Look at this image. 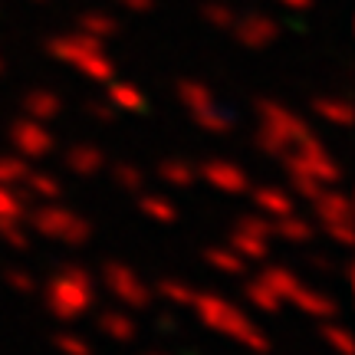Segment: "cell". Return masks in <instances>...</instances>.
I'll list each match as a JSON object with an SVG mask.
<instances>
[{
    "instance_id": "1",
    "label": "cell",
    "mask_w": 355,
    "mask_h": 355,
    "mask_svg": "<svg viewBox=\"0 0 355 355\" xmlns=\"http://www.w3.org/2000/svg\"><path fill=\"white\" fill-rule=\"evenodd\" d=\"M191 309L198 313V319H201L207 329L227 336V339H234L237 345H243V349H250V352H257V355L270 352L266 332L260 329L237 303H230V300L217 296V293H198Z\"/></svg>"
},
{
    "instance_id": "2",
    "label": "cell",
    "mask_w": 355,
    "mask_h": 355,
    "mask_svg": "<svg viewBox=\"0 0 355 355\" xmlns=\"http://www.w3.org/2000/svg\"><path fill=\"white\" fill-rule=\"evenodd\" d=\"M43 303H46L53 319L73 322V319L86 316L89 309L96 306V279H92V273L86 266L63 263L50 277V283H46Z\"/></svg>"
},
{
    "instance_id": "3",
    "label": "cell",
    "mask_w": 355,
    "mask_h": 355,
    "mask_svg": "<svg viewBox=\"0 0 355 355\" xmlns=\"http://www.w3.org/2000/svg\"><path fill=\"white\" fill-rule=\"evenodd\" d=\"M46 53L60 63L79 69L92 83H109L115 79V60L105 53V43L86 33H60V37L46 40Z\"/></svg>"
},
{
    "instance_id": "4",
    "label": "cell",
    "mask_w": 355,
    "mask_h": 355,
    "mask_svg": "<svg viewBox=\"0 0 355 355\" xmlns=\"http://www.w3.org/2000/svg\"><path fill=\"white\" fill-rule=\"evenodd\" d=\"M30 227L37 230L40 237L66 243V247H83L92 237V224L86 217L69 211V207H60L56 201H46L40 211H33L30 214Z\"/></svg>"
},
{
    "instance_id": "5",
    "label": "cell",
    "mask_w": 355,
    "mask_h": 355,
    "mask_svg": "<svg viewBox=\"0 0 355 355\" xmlns=\"http://www.w3.org/2000/svg\"><path fill=\"white\" fill-rule=\"evenodd\" d=\"M279 162H283L286 171H300V175L316 178L322 188H329V184H339V181H343V168H339V162L332 158L329 148H326L313 132H309L303 141H296Z\"/></svg>"
},
{
    "instance_id": "6",
    "label": "cell",
    "mask_w": 355,
    "mask_h": 355,
    "mask_svg": "<svg viewBox=\"0 0 355 355\" xmlns=\"http://www.w3.org/2000/svg\"><path fill=\"white\" fill-rule=\"evenodd\" d=\"M102 286L112 293L125 309H148L155 300V290H148L145 279L128 263H119V260H109L102 266Z\"/></svg>"
},
{
    "instance_id": "7",
    "label": "cell",
    "mask_w": 355,
    "mask_h": 355,
    "mask_svg": "<svg viewBox=\"0 0 355 355\" xmlns=\"http://www.w3.org/2000/svg\"><path fill=\"white\" fill-rule=\"evenodd\" d=\"M7 135H10L13 152L20 155V158H26V162L50 158L53 145H56V141H53V132H46V122H37V119H30V115L10 122Z\"/></svg>"
},
{
    "instance_id": "8",
    "label": "cell",
    "mask_w": 355,
    "mask_h": 355,
    "mask_svg": "<svg viewBox=\"0 0 355 355\" xmlns=\"http://www.w3.org/2000/svg\"><path fill=\"white\" fill-rule=\"evenodd\" d=\"M257 115H260V125L270 128V132H277L279 139L286 141V145H296V141H303L309 135V125H306L303 119L296 112H290L286 105H279L273 99H260L257 102Z\"/></svg>"
},
{
    "instance_id": "9",
    "label": "cell",
    "mask_w": 355,
    "mask_h": 355,
    "mask_svg": "<svg viewBox=\"0 0 355 355\" xmlns=\"http://www.w3.org/2000/svg\"><path fill=\"white\" fill-rule=\"evenodd\" d=\"M198 178H201L204 184H211L214 191H224V194H247L250 191V175L237 162H227V158L204 162L198 168Z\"/></svg>"
},
{
    "instance_id": "10",
    "label": "cell",
    "mask_w": 355,
    "mask_h": 355,
    "mask_svg": "<svg viewBox=\"0 0 355 355\" xmlns=\"http://www.w3.org/2000/svg\"><path fill=\"white\" fill-rule=\"evenodd\" d=\"M230 33L247 50H266L270 43H277L279 24L273 17H266V13H247V17H237V24L230 26Z\"/></svg>"
},
{
    "instance_id": "11",
    "label": "cell",
    "mask_w": 355,
    "mask_h": 355,
    "mask_svg": "<svg viewBox=\"0 0 355 355\" xmlns=\"http://www.w3.org/2000/svg\"><path fill=\"white\" fill-rule=\"evenodd\" d=\"M313 207H316V217L322 224H352V201H349V194H343L332 184L313 198Z\"/></svg>"
},
{
    "instance_id": "12",
    "label": "cell",
    "mask_w": 355,
    "mask_h": 355,
    "mask_svg": "<svg viewBox=\"0 0 355 355\" xmlns=\"http://www.w3.org/2000/svg\"><path fill=\"white\" fill-rule=\"evenodd\" d=\"M63 165L76 178H92L105 168V155H102V148H96V145L79 141V145H69V148H66Z\"/></svg>"
},
{
    "instance_id": "13",
    "label": "cell",
    "mask_w": 355,
    "mask_h": 355,
    "mask_svg": "<svg viewBox=\"0 0 355 355\" xmlns=\"http://www.w3.org/2000/svg\"><path fill=\"white\" fill-rule=\"evenodd\" d=\"M290 306L303 309V316H313V319H332V316H339V303H336L332 296H326V293L309 290V286H300V290L293 293Z\"/></svg>"
},
{
    "instance_id": "14",
    "label": "cell",
    "mask_w": 355,
    "mask_h": 355,
    "mask_svg": "<svg viewBox=\"0 0 355 355\" xmlns=\"http://www.w3.org/2000/svg\"><path fill=\"white\" fill-rule=\"evenodd\" d=\"M99 332L102 336H109L112 343L128 345V343H135L139 326H135V319L128 316L125 309H102L99 313Z\"/></svg>"
},
{
    "instance_id": "15",
    "label": "cell",
    "mask_w": 355,
    "mask_h": 355,
    "mask_svg": "<svg viewBox=\"0 0 355 355\" xmlns=\"http://www.w3.org/2000/svg\"><path fill=\"white\" fill-rule=\"evenodd\" d=\"M63 112V99L53 89H30L24 96V115L37 119V122H53Z\"/></svg>"
},
{
    "instance_id": "16",
    "label": "cell",
    "mask_w": 355,
    "mask_h": 355,
    "mask_svg": "<svg viewBox=\"0 0 355 355\" xmlns=\"http://www.w3.org/2000/svg\"><path fill=\"white\" fill-rule=\"evenodd\" d=\"M250 198H254L257 211H260V214H266V217H283V214H293V211H296L293 198L279 188V184H263V188H254V191H250Z\"/></svg>"
},
{
    "instance_id": "17",
    "label": "cell",
    "mask_w": 355,
    "mask_h": 355,
    "mask_svg": "<svg viewBox=\"0 0 355 355\" xmlns=\"http://www.w3.org/2000/svg\"><path fill=\"white\" fill-rule=\"evenodd\" d=\"M79 33H86V37H96L102 40V43H109L112 37H119L122 33V24L115 20L112 13H105V10H86V13H79Z\"/></svg>"
},
{
    "instance_id": "18",
    "label": "cell",
    "mask_w": 355,
    "mask_h": 355,
    "mask_svg": "<svg viewBox=\"0 0 355 355\" xmlns=\"http://www.w3.org/2000/svg\"><path fill=\"white\" fill-rule=\"evenodd\" d=\"M234 254H241L247 263H260L270 257V241L266 237H257L254 230H243V227H234L230 230V243H227Z\"/></svg>"
},
{
    "instance_id": "19",
    "label": "cell",
    "mask_w": 355,
    "mask_h": 355,
    "mask_svg": "<svg viewBox=\"0 0 355 355\" xmlns=\"http://www.w3.org/2000/svg\"><path fill=\"white\" fill-rule=\"evenodd\" d=\"M105 86H109L105 99L112 102L119 112H145L148 109V99H145V92L135 83H115V79H109Z\"/></svg>"
},
{
    "instance_id": "20",
    "label": "cell",
    "mask_w": 355,
    "mask_h": 355,
    "mask_svg": "<svg viewBox=\"0 0 355 355\" xmlns=\"http://www.w3.org/2000/svg\"><path fill=\"white\" fill-rule=\"evenodd\" d=\"M273 237H283V241H290V243H309L316 237V227L293 211V214L273 217Z\"/></svg>"
},
{
    "instance_id": "21",
    "label": "cell",
    "mask_w": 355,
    "mask_h": 355,
    "mask_svg": "<svg viewBox=\"0 0 355 355\" xmlns=\"http://www.w3.org/2000/svg\"><path fill=\"white\" fill-rule=\"evenodd\" d=\"M175 92H178V102H181L188 112H201V109H207V105H217L211 86L201 83V79H181Z\"/></svg>"
},
{
    "instance_id": "22",
    "label": "cell",
    "mask_w": 355,
    "mask_h": 355,
    "mask_svg": "<svg viewBox=\"0 0 355 355\" xmlns=\"http://www.w3.org/2000/svg\"><path fill=\"white\" fill-rule=\"evenodd\" d=\"M260 279H263L270 290L277 293L279 300H283V306L293 300V293L303 286V279L293 273L290 266H263V273H260Z\"/></svg>"
},
{
    "instance_id": "23",
    "label": "cell",
    "mask_w": 355,
    "mask_h": 355,
    "mask_svg": "<svg viewBox=\"0 0 355 355\" xmlns=\"http://www.w3.org/2000/svg\"><path fill=\"white\" fill-rule=\"evenodd\" d=\"M243 296H247V303L254 306L257 313H263V316H277L279 309H283V300H279L277 293L270 290L260 277H254L247 286H243Z\"/></svg>"
},
{
    "instance_id": "24",
    "label": "cell",
    "mask_w": 355,
    "mask_h": 355,
    "mask_svg": "<svg viewBox=\"0 0 355 355\" xmlns=\"http://www.w3.org/2000/svg\"><path fill=\"white\" fill-rule=\"evenodd\" d=\"M204 263L214 266L217 273H227V277H243L247 273V260L241 254H234L230 247H207L204 250Z\"/></svg>"
},
{
    "instance_id": "25",
    "label": "cell",
    "mask_w": 355,
    "mask_h": 355,
    "mask_svg": "<svg viewBox=\"0 0 355 355\" xmlns=\"http://www.w3.org/2000/svg\"><path fill=\"white\" fill-rule=\"evenodd\" d=\"M313 112L319 119H326L329 125H339V128H349L352 125V105L345 99H332V96H319L313 99Z\"/></svg>"
},
{
    "instance_id": "26",
    "label": "cell",
    "mask_w": 355,
    "mask_h": 355,
    "mask_svg": "<svg viewBox=\"0 0 355 355\" xmlns=\"http://www.w3.org/2000/svg\"><path fill=\"white\" fill-rule=\"evenodd\" d=\"M158 178L165 184H171V188H191L198 181V168L191 165V162H181V158H165L158 165Z\"/></svg>"
},
{
    "instance_id": "27",
    "label": "cell",
    "mask_w": 355,
    "mask_h": 355,
    "mask_svg": "<svg viewBox=\"0 0 355 355\" xmlns=\"http://www.w3.org/2000/svg\"><path fill=\"white\" fill-rule=\"evenodd\" d=\"M139 211L155 224H175L178 220V207L162 194H141L139 198Z\"/></svg>"
},
{
    "instance_id": "28",
    "label": "cell",
    "mask_w": 355,
    "mask_h": 355,
    "mask_svg": "<svg viewBox=\"0 0 355 355\" xmlns=\"http://www.w3.org/2000/svg\"><path fill=\"white\" fill-rule=\"evenodd\" d=\"M24 188L30 191V198H40V201H60L63 198V184L53 175H43V171H33V168L26 175Z\"/></svg>"
},
{
    "instance_id": "29",
    "label": "cell",
    "mask_w": 355,
    "mask_h": 355,
    "mask_svg": "<svg viewBox=\"0 0 355 355\" xmlns=\"http://www.w3.org/2000/svg\"><path fill=\"white\" fill-rule=\"evenodd\" d=\"M191 119H194V125L211 132V135H230L234 132V119L224 109H217V105H207L201 112H191Z\"/></svg>"
},
{
    "instance_id": "30",
    "label": "cell",
    "mask_w": 355,
    "mask_h": 355,
    "mask_svg": "<svg viewBox=\"0 0 355 355\" xmlns=\"http://www.w3.org/2000/svg\"><path fill=\"white\" fill-rule=\"evenodd\" d=\"M26 198L30 191L20 184V188H10V184H0V217H17L24 220L26 217Z\"/></svg>"
},
{
    "instance_id": "31",
    "label": "cell",
    "mask_w": 355,
    "mask_h": 355,
    "mask_svg": "<svg viewBox=\"0 0 355 355\" xmlns=\"http://www.w3.org/2000/svg\"><path fill=\"white\" fill-rule=\"evenodd\" d=\"M155 293L162 296V300H168L171 306H191L194 303V296H198V290L194 286H188V283H181V279H162L158 286H155Z\"/></svg>"
},
{
    "instance_id": "32",
    "label": "cell",
    "mask_w": 355,
    "mask_h": 355,
    "mask_svg": "<svg viewBox=\"0 0 355 355\" xmlns=\"http://www.w3.org/2000/svg\"><path fill=\"white\" fill-rule=\"evenodd\" d=\"M30 175V162L26 158H13V155H0V184H10V188H20Z\"/></svg>"
},
{
    "instance_id": "33",
    "label": "cell",
    "mask_w": 355,
    "mask_h": 355,
    "mask_svg": "<svg viewBox=\"0 0 355 355\" xmlns=\"http://www.w3.org/2000/svg\"><path fill=\"white\" fill-rule=\"evenodd\" d=\"M322 339L329 343L332 352H339V355H355L352 336H349V329H345V326H339L336 319H326V326H322Z\"/></svg>"
},
{
    "instance_id": "34",
    "label": "cell",
    "mask_w": 355,
    "mask_h": 355,
    "mask_svg": "<svg viewBox=\"0 0 355 355\" xmlns=\"http://www.w3.org/2000/svg\"><path fill=\"white\" fill-rule=\"evenodd\" d=\"M201 17H204V24L214 26V30H230V26L237 24V13L230 10L227 3H220V0L204 3V7H201Z\"/></svg>"
},
{
    "instance_id": "35",
    "label": "cell",
    "mask_w": 355,
    "mask_h": 355,
    "mask_svg": "<svg viewBox=\"0 0 355 355\" xmlns=\"http://www.w3.org/2000/svg\"><path fill=\"white\" fill-rule=\"evenodd\" d=\"M112 181L122 191H141L145 171H141L139 165H132V162H119V165H112Z\"/></svg>"
},
{
    "instance_id": "36",
    "label": "cell",
    "mask_w": 355,
    "mask_h": 355,
    "mask_svg": "<svg viewBox=\"0 0 355 355\" xmlns=\"http://www.w3.org/2000/svg\"><path fill=\"white\" fill-rule=\"evenodd\" d=\"M0 241L17 247V250H26V247H30V237H26V230H24V220L0 217Z\"/></svg>"
},
{
    "instance_id": "37",
    "label": "cell",
    "mask_w": 355,
    "mask_h": 355,
    "mask_svg": "<svg viewBox=\"0 0 355 355\" xmlns=\"http://www.w3.org/2000/svg\"><path fill=\"white\" fill-rule=\"evenodd\" d=\"M56 349L63 355H96V349H92V343L89 339H83V336H76V332H56Z\"/></svg>"
},
{
    "instance_id": "38",
    "label": "cell",
    "mask_w": 355,
    "mask_h": 355,
    "mask_svg": "<svg viewBox=\"0 0 355 355\" xmlns=\"http://www.w3.org/2000/svg\"><path fill=\"white\" fill-rule=\"evenodd\" d=\"M237 227L254 230L257 237H266V241H273V217L260 214V211H254V214H243L241 220H237Z\"/></svg>"
},
{
    "instance_id": "39",
    "label": "cell",
    "mask_w": 355,
    "mask_h": 355,
    "mask_svg": "<svg viewBox=\"0 0 355 355\" xmlns=\"http://www.w3.org/2000/svg\"><path fill=\"white\" fill-rule=\"evenodd\" d=\"M86 115L89 119H96L102 125H112L115 119H119V109H115L109 99H89L86 102Z\"/></svg>"
},
{
    "instance_id": "40",
    "label": "cell",
    "mask_w": 355,
    "mask_h": 355,
    "mask_svg": "<svg viewBox=\"0 0 355 355\" xmlns=\"http://www.w3.org/2000/svg\"><path fill=\"white\" fill-rule=\"evenodd\" d=\"M290 175V184H293V191L300 194V198H306V201H313L319 191H322V184H319L316 178H309V175H300V171H286Z\"/></svg>"
},
{
    "instance_id": "41",
    "label": "cell",
    "mask_w": 355,
    "mask_h": 355,
    "mask_svg": "<svg viewBox=\"0 0 355 355\" xmlns=\"http://www.w3.org/2000/svg\"><path fill=\"white\" fill-rule=\"evenodd\" d=\"M3 279H7V286H10V290H17L20 296L37 293V279L30 277L26 270H7V273H3Z\"/></svg>"
},
{
    "instance_id": "42",
    "label": "cell",
    "mask_w": 355,
    "mask_h": 355,
    "mask_svg": "<svg viewBox=\"0 0 355 355\" xmlns=\"http://www.w3.org/2000/svg\"><path fill=\"white\" fill-rule=\"evenodd\" d=\"M322 230H326L336 243H343V247H352L355 243V227L352 224H322Z\"/></svg>"
},
{
    "instance_id": "43",
    "label": "cell",
    "mask_w": 355,
    "mask_h": 355,
    "mask_svg": "<svg viewBox=\"0 0 355 355\" xmlns=\"http://www.w3.org/2000/svg\"><path fill=\"white\" fill-rule=\"evenodd\" d=\"M119 7H125V10H132V13H148V10H155V0H115Z\"/></svg>"
},
{
    "instance_id": "44",
    "label": "cell",
    "mask_w": 355,
    "mask_h": 355,
    "mask_svg": "<svg viewBox=\"0 0 355 355\" xmlns=\"http://www.w3.org/2000/svg\"><path fill=\"white\" fill-rule=\"evenodd\" d=\"M309 266H313L316 273H332V270H336V263H332L326 254H309Z\"/></svg>"
},
{
    "instance_id": "45",
    "label": "cell",
    "mask_w": 355,
    "mask_h": 355,
    "mask_svg": "<svg viewBox=\"0 0 355 355\" xmlns=\"http://www.w3.org/2000/svg\"><path fill=\"white\" fill-rule=\"evenodd\" d=\"M155 322H158V329H162V332H178V319L171 316V313H162Z\"/></svg>"
},
{
    "instance_id": "46",
    "label": "cell",
    "mask_w": 355,
    "mask_h": 355,
    "mask_svg": "<svg viewBox=\"0 0 355 355\" xmlns=\"http://www.w3.org/2000/svg\"><path fill=\"white\" fill-rule=\"evenodd\" d=\"M279 3H283L286 10H309L316 0H279Z\"/></svg>"
},
{
    "instance_id": "47",
    "label": "cell",
    "mask_w": 355,
    "mask_h": 355,
    "mask_svg": "<svg viewBox=\"0 0 355 355\" xmlns=\"http://www.w3.org/2000/svg\"><path fill=\"white\" fill-rule=\"evenodd\" d=\"M343 277H345V283H352L355 279V263L352 260H343Z\"/></svg>"
},
{
    "instance_id": "48",
    "label": "cell",
    "mask_w": 355,
    "mask_h": 355,
    "mask_svg": "<svg viewBox=\"0 0 355 355\" xmlns=\"http://www.w3.org/2000/svg\"><path fill=\"white\" fill-rule=\"evenodd\" d=\"M0 73H3V60H0Z\"/></svg>"
},
{
    "instance_id": "49",
    "label": "cell",
    "mask_w": 355,
    "mask_h": 355,
    "mask_svg": "<svg viewBox=\"0 0 355 355\" xmlns=\"http://www.w3.org/2000/svg\"><path fill=\"white\" fill-rule=\"evenodd\" d=\"M148 355H162V352H148Z\"/></svg>"
},
{
    "instance_id": "50",
    "label": "cell",
    "mask_w": 355,
    "mask_h": 355,
    "mask_svg": "<svg viewBox=\"0 0 355 355\" xmlns=\"http://www.w3.org/2000/svg\"><path fill=\"white\" fill-rule=\"evenodd\" d=\"M37 3H46V0H37Z\"/></svg>"
}]
</instances>
